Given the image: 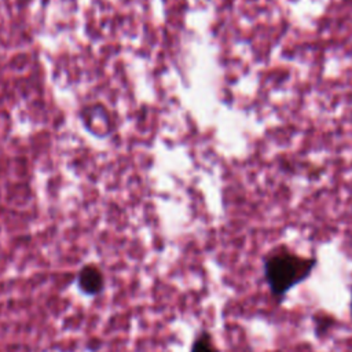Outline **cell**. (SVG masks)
I'll use <instances>...</instances> for the list:
<instances>
[{
    "instance_id": "4",
    "label": "cell",
    "mask_w": 352,
    "mask_h": 352,
    "mask_svg": "<svg viewBox=\"0 0 352 352\" xmlns=\"http://www.w3.org/2000/svg\"><path fill=\"white\" fill-rule=\"evenodd\" d=\"M190 352H220V349L217 348L210 331L202 330L194 338Z\"/></svg>"
},
{
    "instance_id": "5",
    "label": "cell",
    "mask_w": 352,
    "mask_h": 352,
    "mask_svg": "<svg viewBox=\"0 0 352 352\" xmlns=\"http://www.w3.org/2000/svg\"><path fill=\"white\" fill-rule=\"evenodd\" d=\"M349 294H351V298H349V314H351V319H352V283L349 285Z\"/></svg>"
},
{
    "instance_id": "3",
    "label": "cell",
    "mask_w": 352,
    "mask_h": 352,
    "mask_svg": "<svg viewBox=\"0 0 352 352\" xmlns=\"http://www.w3.org/2000/svg\"><path fill=\"white\" fill-rule=\"evenodd\" d=\"M312 326H314V333L316 336V338H323L326 337L330 330L333 329V326L336 324V318L324 311H316L312 315Z\"/></svg>"
},
{
    "instance_id": "2",
    "label": "cell",
    "mask_w": 352,
    "mask_h": 352,
    "mask_svg": "<svg viewBox=\"0 0 352 352\" xmlns=\"http://www.w3.org/2000/svg\"><path fill=\"white\" fill-rule=\"evenodd\" d=\"M77 287L85 296H98L104 289V276L95 264H87L77 274Z\"/></svg>"
},
{
    "instance_id": "1",
    "label": "cell",
    "mask_w": 352,
    "mask_h": 352,
    "mask_svg": "<svg viewBox=\"0 0 352 352\" xmlns=\"http://www.w3.org/2000/svg\"><path fill=\"white\" fill-rule=\"evenodd\" d=\"M318 265L316 256H302L286 245L274 246L263 257V278L272 300L280 305L286 296L311 278Z\"/></svg>"
}]
</instances>
